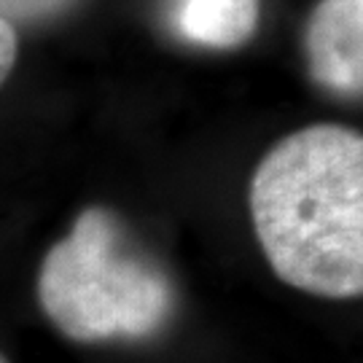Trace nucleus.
Listing matches in <instances>:
<instances>
[{"mask_svg":"<svg viewBox=\"0 0 363 363\" xmlns=\"http://www.w3.org/2000/svg\"><path fill=\"white\" fill-rule=\"evenodd\" d=\"M13 62H16V27L0 19V86L11 76Z\"/></svg>","mask_w":363,"mask_h":363,"instance_id":"nucleus-6","label":"nucleus"},{"mask_svg":"<svg viewBox=\"0 0 363 363\" xmlns=\"http://www.w3.org/2000/svg\"><path fill=\"white\" fill-rule=\"evenodd\" d=\"M76 0H0V19L9 25H33L65 13Z\"/></svg>","mask_w":363,"mask_h":363,"instance_id":"nucleus-5","label":"nucleus"},{"mask_svg":"<svg viewBox=\"0 0 363 363\" xmlns=\"http://www.w3.org/2000/svg\"><path fill=\"white\" fill-rule=\"evenodd\" d=\"M307 70L342 97L363 91V0H320L304 30Z\"/></svg>","mask_w":363,"mask_h":363,"instance_id":"nucleus-3","label":"nucleus"},{"mask_svg":"<svg viewBox=\"0 0 363 363\" xmlns=\"http://www.w3.org/2000/svg\"><path fill=\"white\" fill-rule=\"evenodd\" d=\"M0 363H9V358H6V355H3V352H0Z\"/></svg>","mask_w":363,"mask_h":363,"instance_id":"nucleus-7","label":"nucleus"},{"mask_svg":"<svg viewBox=\"0 0 363 363\" xmlns=\"http://www.w3.org/2000/svg\"><path fill=\"white\" fill-rule=\"evenodd\" d=\"M169 27L186 43L237 49L250 40L261 19V0H164Z\"/></svg>","mask_w":363,"mask_h":363,"instance_id":"nucleus-4","label":"nucleus"},{"mask_svg":"<svg viewBox=\"0 0 363 363\" xmlns=\"http://www.w3.org/2000/svg\"><path fill=\"white\" fill-rule=\"evenodd\" d=\"M250 220L280 283L320 298L363 294V138L312 124L274 143L250 178Z\"/></svg>","mask_w":363,"mask_h":363,"instance_id":"nucleus-1","label":"nucleus"},{"mask_svg":"<svg viewBox=\"0 0 363 363\" xmlns=\"http://www.w3.org/2000/svg\"><path fill=\"white\" fill-rule=\"evenodd\" d=\"M35 294L54 328L78 345L148 339L175 312L169 274L100 205L81 210L49 247Z\"/></svg>","mask_w":363,"mask_h":363,"instance_id":"nucleus-2","label":"nucleus"}]
</instances>
